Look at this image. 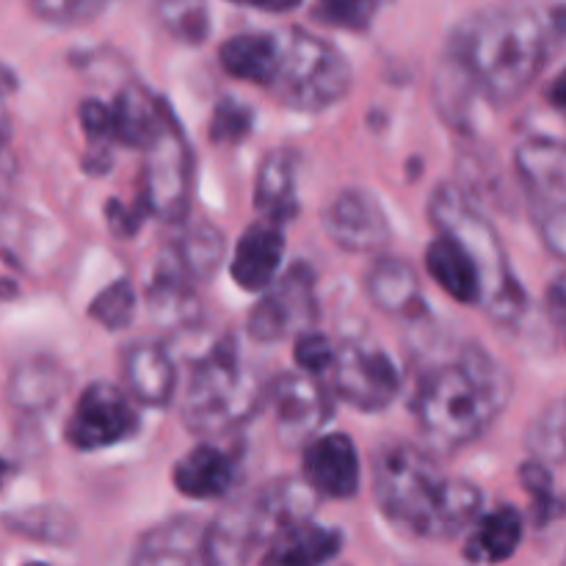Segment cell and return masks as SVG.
<instances>
[{"label":"cell","instance_id":"6da1fadb","mask_svg":"<svg viewBox=\"0 0 566 566\" xmlns=\"http://www.w3.org/2000/svg\"><path fill=\"white\" fill-rule=\"evenodd\" d=\"M562 39V3L551 9L525 0L490 6L451 33L437 81L490 105H509L539 81Z\"/></svg>","mask_w":566,"mask_h":566},{"label":"cell","instance_id":"7a4b0ae2","mask_svg":"<svg viewBox=\"0 0 566 566\" xmlns=\"http://www.w3.org/2000/svg\"><path fill=\"white\" fill-rule=\"evenodd\" d=\"M509 398L506 368L481 346H464L420 376L412 412L431 451L457 453L492 429Z\"/></svg>","mask_w":566,"mask_h":566},{"label":"cell","instance_id":"3957f363","mask_svg":"<svg viewBox=\"0 0 566 566\" xmlns=\"http://www.w3.org/2000/svg\"><path fill=\"white\" fill-rule=\"evenodd\" d=\"M374 492L392 525L420 539H453L479 520L484 495L464 479H448L429 448H385L374 468Z\"/></svg>","mask_w":566,"mask_h":566},{"label":"cell","instance_id":"277c9868","mask_svg":"<svg viewBox=\"0 0 566 566\" xmlns=\"http://www.w3.org/2000/svg\"><path fill=\"white\" fill-rule=\"evenodd\" d=\"M431 224L451 235L473 258L481 276V304L497 324H517L525 313V291L509 265L506 249L490 219L475 210L468 193L457 186H440L431 197Z\"/></svg>","mask_w":566,"mask_h":566},{"label":"cell","instance_id":"5b68a950","mask_svg":"<svg viewBox=\"0 0 566 566\" xmlns=\"http://www.w3.org/2000/svg\"><path fill=\"white\" fill-rule=\"evenodd\" d=\"M263 398L235 337H221L193 363L182 401V420L199 437L230 434L247 423Z\"/></svg>","mask_w":566,"mask_h":566},{"label":"cell","instance_id":"8992f818","mask_svg":"<svg viewBox=\"0 0 566 566\" xmlns=\"http://www.w3.org/2000/svg\"><path fill=\"white\" fill-rule=\"evenodd\" d=\"M352 88L346 55L302 28L276 33V66L269 92L293 111H324Z\"/></svg>","mask_w":566,"mask_h":566},{"label":"cell","instance_id":"52a82bcc","mask_svg":"<svg viewBox=\"0 0 566 566\" xmlns=\"http://www.w3.org/2000/svg\"><path fill=\"white\" fill-rule=\"evenodd\" d=\"M193 155L180 122L166 105L158 127L144 144V169L138 202L160 221H182L191 205Z\"/></svg>","mask_w":566,"mask_h":566},{"label":"cell","instance_id":"ba28073f","mask_svg":"<svg viewBox=\"0 0 566 566\" xmlns=\"http://www.w3.org/2000/svg\"><path fill=\"white\" fill-rule=\"evenodd\" d=\"M542 241L556 258L566 252V153L558 138H525L514 155Z\"/></svg>","mask_w":566,"mask_h":566},{"label":"cell","instance_id":"9c48e42d","mask_svg":"<svg viewBox=\"0 0 566 566\" xmlns=\"http://www.w3.org/2000/svg\"><path fill=\"white\" fill-rule=\"evenodd\" d=\"M329 374L337 396L359 412H381L401 392V374L390 354L368 340H352L335 348Z\"/></svg>","mask_w":566,"mask_h":566},{"label":"cell","instance_id":"30bf717a","mask_svg":"<svg viewBox=\"0 0 566 566\" xmlns=\"http://www.w3.org/2000/svg\"><path fill=\"white\" fill-rule=\"evenodd\" d=\"M136 431L138 412L130 396L111 381H94L77 398L64 434L75 451H99L127 442Z\"/></svg>","mask_w":566,"mask_h":566},{"label":"cell","instance_id":"8fae6325","mask_svg":"<svg viewBox=\"0 0 566 566\" xmlns=\"http://www.w3.org/2000/svg\"><path fill=\"white\" fill-rule=\"evenodd\" d=\"M315 274L310 265L296 263L271 282L269 293L249 315V335L260 343L285 340L291 335L310 332L315 321Z\"/></svg>","mask_w":566,"mask_h":566},{"label":"cell","instance_id":"7c38bea8","mask_svg":"<svg viewBox=\"0 0 566 566\" xmlns=\"http://www.w3.org/2000/svg\"><path fill=\"white\" fill-rule=\"evenodd\" d=\"M263 398L274 412L276 437L285 446L302 448L315 440L332 415V398L321 379L307 374H285L265 387Z\"/></svg>","mask_w":566,"mask_h":566},{"label":"cell","instance_id":"4fadbf2b","mask_svg":"<svg viewBox=\"0 0 566 566\" xmlns=\"http://www.w3.org/2000/svg\"><path fill=\"white\" fill-rule=\"evenodd\" d=\"M271 539L258 492L227 503L213 523L202 531L199 562L202 566H247L260 542Z\"/></svg>","mask_w":566,"mask_h":566},{"label":"cell","instance_id":"5bb4252c","mask_svg":"<svg viewBox=\"0 0 566 566\" xmlns=\"http://www.w3.org/2000/svg\"><path fill=\"white\" fill-rule=\"evenodd\" d=\"M324 230L346 252H376L390 241V221L379 199L359 188L337 193L324 213Z\"/></svg>","mask_w":566,"mask_h":566},{"label":"cell","instance_id":"9a60e30c","mask_svg":"<svg viewBox=\"0 0 566 566\" xmlns=\"http://www.w3.org/2000/svg\"><path fill=\"white\" fill-rule=\"evenodd\" d=\"M359 453L348 434L315 437L304 446V484L315 497L346 501L359 490Z\"/></svg>","mask_w":566,"mask_h":566},{"label":"cell","instance_id":"2e32d148","mask_svg":"<svg viewBox=\"0 0 566 566\" xmlns=\"http://www.w3.org/2000/svg\"><path fill=\"white\" fill-rule=\"evenodd\" d=\"M122 376H125L127 396L147 407H166L175 396V363L158 343L142 340L127 346L122 354Z\"/></svg>","mask_w":566,"mask_h":566},{"label":"cell","instance_id":"e0dca14e","mask_svg":"<svg viewBox=\"0 0 566 566\" xmlns=\"http://www.w3.org/2000/svg\"><path fill=\"white\" fill-rule=\"evenodd\" d=\"M282 258H285V238L274 224H252L241 235L232 258V280L249 293L269 291L271 282L280 274Z\"/></svg>","mask_w":566,"mask_h":566},{"label":"cell","instance_id":"ac0fdd59","mask_svg":"<svg viewBox=\"0 0 566 566\" xmlns=\"http://www.w3.org/2000/svg\"><path fill=\"white\" fill-rule=\"evenodd\" d=\"M260 566H326L340 553L343 534L313 520H298L271 536Z\"/></svg>","mask_w":566,"mask_h":566},{"label":"cell","instance_id":"d6986e66","mask_svg":"<svg viewBox=\"0 0 566 566\" xmlns=\"http://www.w3.org/2000/svg\"><path fill=\"white\" fill-rule=\"evenodd\" d=\"M238 481V459L213 442H202L177 462L175 486L193 501H213L227 495Z\"/></svg>","mask_w":566,"mask_h":566},{"label":"cell","instance_id":"ffe728a7","mask_svg":"<svg viewBox=\"0 0 566 566\" xmlns=\"http://www.w3.org/2000/svg\"><path fill=\"white\" fill-rule=\"evenodd\" d=\"M254 210L265 224L280 227L296 219V158L291 149H274L263 158L254 180Z\"/></svg>","mask_w":566,"mask_h":566},{"label":"cell","instance_id":"44dd1931","mask_svg":"<svg viewBox=\"0 0 566 566\" xmlns=\"http://www.w3.org/2000/svg\"><path fill=\"white\" fill-rule=\"evenodd\" d=\"M365 291L381 313L401 315V318H418L426 313L418 274L407 260L381 258L379 263H374V269L365 276Z\"/></svg>","mask_w":566,"mask_h":566},{"label":"cell","instance_id":"7402d4cb","mask_svg":"<svg viewBox=\"0 0 566 566\" xmlns=\"http://www.w3.org/2000/svg\"><path fill=\"white\" fill-rule=\"evenodd\" d=\"M202 528L193 517H171L142 536L130 566H197Z\"/></svg>","mask_w":566,"mask_h":566},{"label":"cell","instance_id":"603a6c76","mask_svg":"<svg viewBox=\"0 0 566 566\" xmlns=\"http://www.w3.org/2000/svg\"><path fill=\"white\" fill-rule=\"evenodd\" d=\"M426 269L434 276L437 285L457 302L468 304V307H479L481 304V276L475 269L473 258L464 252L459 241L451 235H437L426 249Z\"/></svg>","mask_w":566,"mask_h":566},{"label":"cell","instance_id":"cb8c5ba5","mask_svg":"<svg viewBox=\"0 0 566 566\" xmlns=\"http://www.w3.org/2000/svg\"><path fill=\"white\" fill-rule=\"evenodd\" d=\"M520 542H523V517L514 506H501L475 520L464 542V558L470 564L509 562L517 553Z\"/></svg>","mask_w":566,"mask_h":566},{"label":"cell","instance_id":"d4e9b609","mask_svg":"<svg viewBox=\"0 0 566 566\" xmlns=\"http://www.w3.org/2000/svg\"><path fill=\"white\" fill-rule=\"evenodd\" d=\"M108 108L111 125H114V142L125 144V147L144 149V144L149 142V136L158 127L166 99L155 97L147 86L130 83V86H125L116 94V99Z\"/></svg>","mask_w":566,"mask_h":566},{"label":"cell","instance_id":"484cf974","mask_svg":"<svg viewBox=\"0 0 566 566\" xmlns=\"http://www.w3.org/2000/svg\"><path fill=\"white\" fill-rule=\"evenodd\" d=\"M219 61L235 81L269 88L276 66V33H238L219 50Z\"/></svg>","mask_w":566,"mask_h":566},{"label":"cell","instance_id":"4316f807","mask_svg":"<svg viewBox=\"0 0 566 566\" xmlns=\"http://www.w3.org/2000/svg\"><path fill=\"white\" fill-rule=\"evenodd\" d=\"M11 403L25 412H42L61 398V374L48 359H31L11 376Z\"/></svg>","mask_w":566,"mask_h":566},{"label":"cell","instance_id":"83f0119b","mask_svg":"<svg viewBox=\"0 0 566 566\" xmlns=\"http://www.w3.org/2000/svg\"><path fill=\"white\" fill-rule=\"evenodd\" d=\"M396 0H315L313 20L340 31L363 33L376 22V17Z\"/></svg>","mask_w":566,"mask_h":566},{"label":"cell","instance_id":"f1b7e54d","mask_svg":"<svg viewBox=\"0 0 566 566\" xmlns=\"http://www.w3.org/2000/svg\"><path fill=\"white\" fill-rule=\"evenodd\" d=\"M158 17L171 36L188 44L205 42L210 31L208 9L202 0H158Z\"/></svg>","mask_w":566,"mask_h":566},{"label":"cell","instance_id":"f546056e","mask_svg":"<svg viewBox=\"0 0 566 566\" xmlns=\"http://www.w3.org/2000/svg\"><path fill=\"white\" fill-rule=\"evenodd\" d=\"M88 315L108 332L127 329V326L133 324V315H136V291H133L130 282H111L103 293L94 296Z\"/></svg>","mask_w":566,"mask_h":566},{"label":"cell","instance_id":"4dcf8cb0","mask_svg":"<svg viewBox=\"0 0 566 566\" xmlns=\"http://www.w3.org/2000/svg\"><path fill=\"white\" fill-rule=\"evenodd\" d=\"M6 525H9L11 531H17V534L42 542H66L72 536V531H75V525H72L70 514H66L64 509L50 506L11 514V517H6Z\"/></svg>","mask_w":566,"mask_h":566},{"label":"cell","instance_id":"1f68e13d","mask_svg":"<svg viewBox=\"0 0 566 566\" xmlns=\"http://www.w3.org/2000/svg\"><path fill=\"white\" fill-rule=\"evenodd\" d=\"M528 451L534 453V462L562 464L564 462V407L562 401H553L534 426L528 429Z\"/></svg>","mask_w":566,"mask_h":566},{"label":"cell","instance_id":"d6a6232c","mask_svg":"<svg viewBox=\"0 0 566 566\" xmlns=\"http://www.w3.org/2000/svg\"><path fill=\"white\" fill-rule=\"evenodd\" d=\"M520 481H523L531 501H534L536 525H551L562 514V501L556 495V481H553V473L547 470V464L531 459V462H525L520 468Z\"/></svg>","mask_w":566,"mask_h":566},{"label":"cell","instance_id":"836d02e7","mask_svg":"<svg viewBox=\"0 0 566 566\" xmlns=\"http://www.w3.org/2000/svg\"><path fill=\"white\" fill-rule=\"evenodd\" d=\"M111 3L114 0H31V9L39 20L50 25L75 28L97 20L103 11H108Z\"/></svg>","mask_w":566,"mask_h":566},{"label":"cell","instance_id":"e575fe53","mask_svg":"<svg viewBox=\"0 0 566 566\" xmlns=\"http://www.w3.org/2000/svg\"><path fill=\"white\" fill-rule=\"evenodd\" d=\"M254 114L238 99L224 97L213 108V119H210V138L216 144H238L249 136L252 130Z\"/></svg>","mask_w":566,"mask_h":566},{"label":"cell","instance_id":"d590c367","mask_svg":"<svg viewBox=\"0 0 566 566\" xmlns=\"http://www.w3.org/2000/svg\"><path fill=\"white\" fill-rule=\"evenodd\" d=\"M332 363H335V346L329 343V337H324L321 332H302L296 340V365L302 368V374L321 376L326 370H332Z\"/></svg>","mask_w":566,"mask_h":566},{"label":"cell","instance_id":"8d00e7d4","mask_svg":"<svg viewBox=\"0 0 566 566\" xmlns=\"http://www.w3.org/2000/svg\"><path fill=\"white\" fill-rule=\"evenodd\" d=\"M108 219H111V230L116 232L119 238H130L133 232L138 230L144 219H147V210L142 208V202L136 208H125L119 202H108Z\"/></svg>","mask_w":566,"mask_h":566},{"label":"cell","instance_id":"74e56055","mask_svg":"<svg viewBox=\"0 0 566 566\" xmlns=\"http://www.w3.org/2000/svg\"><path fill=\"white\" fill-rule=\"evenodd\" d=\"M547 304H551V315L556 329H564V307H566V296H564V276H556L551 285V293H547Z\"/></svg>","mask_w":566,"mask_h":566},{"label":"cell","instance_id":"f35d334b","mask_svg":"<svg viewBox=\"0 0 566 566\" xmlns=\"http://www.w3.org/2000/svg\"><path fill=\"white\" fill-rule=\"evenodd\" d=\"M230 3L249 6V9L271 11V14H285V11H293L302 6V0H230Z\"/></svg>","mask_w":566,"mask_h":566},{"label":"cell","instance_id":"ab89813d","mask_svg":"<svg viewBox=\"0 0 566 566\" xmlns=\"http://www.w3.org/2000/svg\"><path fill=\"white\" fill-rule=\"evenodd\" d=\"M17 92V75L6 64H0V103Z\"/></svg>","mask_w":566,"mask_h":566},{"label":"cell","instance_id":"60d3db41","mask_svg":"<svg viewBox=\"0 0 566 566\" xmlns=\"http://www.w3.org/2000/svg\"><path fill=\"white\" fill-rule=\"evenodd\" d=\"M9 136H11V122H9V114H6L3 103H0V153H3L6 144H9Z\"/></svg>","mask_w":566,"mask_h":566},{"label":"cell","instance_id":"b9f144b4","mask_svg":"<svg viewBox=\"0 0 566 566\" xmlns=\"http://www.w3.org/2000/svg\"><path fill=\"white\" fill-rule=\"evenodd\" d=\"M11 473H14V464H11V462H6V459L0 457V490H3L6 479H9Z\"/></svg>","mask_w":566,"mask_h":566},{"label":"cell","instance_id":"7bdbcfd3","mask_svg":"<svg viewBox=\"0 0 566 566\" xmlns=\"http://www.w3.org/2000/svg\"><path fill=\"white\" fill-rule=\"evenodd\" d=\"M25 566H50V564H42V562H33V564H25Z\"/></svg>","mask_w":566,"mask_h":566}]
</instances>
